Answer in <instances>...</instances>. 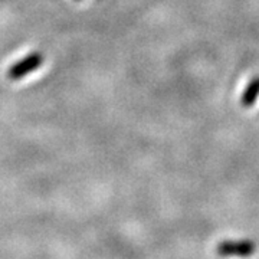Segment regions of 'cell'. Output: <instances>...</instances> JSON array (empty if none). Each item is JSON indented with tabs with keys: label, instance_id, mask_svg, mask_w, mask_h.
<instances>
[{
	"label": "cell",
	"instance_id": "obj_1",
	"mask_svg": "<svg viewBox=\"0 0 259 259\" xmlns=\"http://www.w3.org/2000/svg\"><path fill=\"white\" fill-rule=\"evenodd\" d=\"M42 64H44V55L40 52H32L10 66L8 69V78L12 81H19L28 76L29 74L35 72L37 68L42 66Z\"/></svg>",
	"mask_w": 259,
	"mask_h": 259
},
{
	"label": "cell",
	"instance_id": "obj_2",
	"mask_svg": "<svg viewBox=\"0 0 259 259\" xmlns=\"http://www.w3.org/2000/svg\"><path fill=\"white\" fill-rule=\"evenodd\" d=\"M256 250V246L252 241H223L218 245L216 252L219 256H252Z\"/></svg>",
	"mask_w": 259,
	"mask_h": 259
},
{
	"label": "cell",
	"instance_id": "obj_3",
	"mask_svg": "<svg viewBox=\"0 0 259 259\" xmlns=\"http://www.w3.org/2000/svg\"><path fill=\"white\" fill-rule=\"evenodd\" d=\"M259 97V78H255V79H252L249 83H248V87L245 88V91L242 94V105L243 107H250V105H253L255 101L258 100Z\"/></svg>",
	"mask_w": 259,
	"mask_h": 259
}]
</instances>
